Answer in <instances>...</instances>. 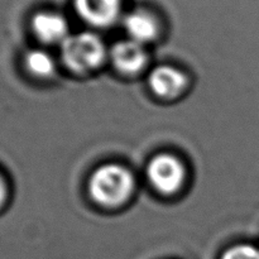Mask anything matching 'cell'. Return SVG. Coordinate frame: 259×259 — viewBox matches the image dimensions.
<instances>
[{
  "mask_svg": "<svg viewBox=\"0 0 259 259\" xmlns=\"http://www.w3.org/2000/svg\"><path fill=\"white\" fill-rule=\"evenodd\" d=\"M149 181L162 194H174L182 186L186 177L185 167L172 154H158L153 157L147 167Z\"/></svg>",
  "mask_w": 259,
  "mask_h": 259,
  "instance_id": "obj_3",
  "label": "cell"
},
{
  "mask_svg": "<svg viewBox=\"0 0 259 259\" xmlns=\"http://www.w3.org/2000/svg\"><path fill=\"white\" fill-rule=\"evenodd\" d=\"M32 27L35 35L47 43H62L70 35L67 20L58 13H38L33 18Z\"/></svg>",
  "mask_w": 259,
  "mask_h": 259,
  "instance_id": "obj_7",
  "label": "cell"
},
{
  "mask_svg": "<svg viewBox=\"0 0 259 259\" xmlns=\"http://www.w3.org/2000/svg\"><path fill=\"white\" fill-rule=\"evenodd\" d=\"M75 8L85 22L95 27H108L118 19L121 0H75Z\"/></svg>",
  "mask_w": 259,
  "mask_h": 259,
  "instance_id": "obj_4",
  "label": "cell"
},
{
  "mask_svg": "<svg viewBox=\"0 0 259 259\" xmlns=\"http://www.w3.org/2000/svg\"><path fill=\"white\" fill-rule=\"evenodd\" d=\"M4 197H5V185H4V181H3V179L0 177V204L3 202Z\"/></svg>",
  "mask_w": 259,
  "mask_h": 259,
  "instance_id": "obj_11",
  "label": "cell"
},
{
  "mask_svg": "<svg viewBox=\"0 0 259 259\" xmlns=\"http://www.w3.org/2000/svg\"><path fill=\"white\" fill-rule=\"evenodd\" d=\"M61 58L70 70L88 72L101 65L105 58V45L90 32L70 34L61 43Z\"/></svg>",
  "mask_w": 259,
  "mask_h": 259,
  "instance_id": "obj_2",
  "label": "cell"
},
{
  "mask_svg": "<svg viewBox=\"0 0 259 259\" xmlns=\"http://www.w3.org/2000/svg\"><path fill=\"white\" fill-rule=\"evenodd\" d=\"M222 259H259V248L250 244H239L229 248Z\"/></svg>",
  "mask_w": 259,
  "mask_h": 259,
  "instance_id": "obj_10",
  "label": "cell"
},
{
  "mask_svg": "<svg viewBox=\"0 0 259 259\" xmlns=\"http://www.w3.org/2000/svg\"><path fill=\"white\" fill-rule=\"evenodd\" d=\"M124 28L132 40L144 45L153 39L157 34V23L152 15L146 12L129 13L124 19Z\"/></svg>",
  "mask_w": 259,
  "mask_h": 259,
  "instance_id": "obj_8",
  "label": "cell"
},
{
  "mask_svg": "<svg viewBox=\"0 0 259 259\" xmlns=\"http://www.w3.org/2000/svg\"><path fill=\"white\" fill-rule=\"evenodd\" d=\"M114 66L123 73H136L147 63V53L143 45L134 40H120L115 43L110 52Z\"/></svg>",
  "mask_w": 259,
  "mask_h": 259,
  "instance_id": "obj_5",
  "label": "cell"
},
{
  "mask_svg": "<svg viewBox=\"0 0 259 259\" xmlns=\"http://www.w3.org/2000/svg\"><path fill=\"white\" fill-rule=\"evenodd\" d=\"M25 66L33 75L47 77L55 71V61L51 55L42 50H33L25 56Z\"/></svg>",
  "mask_w": 259,
  "mask_h": 259,
  "instance_id": "obj_9",
  "label": "cell"
},
{
  "mask_svg": "<svg viewBox=\"0 0 259 259\" xmlns=\"http://www.w3.org/2000/svg\"><path fill=\"white\" fill-rule=\"evenodd\" d=\"M134 189L133 175L120 164L99 167L89 181V191L94 201L104 206L123 204Z\"/></svg>",
  "mask_w": 259,
  "mask_h": 259,
  "instance_id": "obj_1",
  "label": "cell"
},
{
  "mask_svg": "<svg viewBox=\"0 0 259 259\" xmlns=\"http://www.w3.org/2000/svg\"><path fill=\"white\" fill-rule=\"evenodd\" d=\"M187 78L172 66H158L149 75V86L162 98H175L184 91Z\"/></svg>",
  "mask_w": 259,
  "mask_h": 259,
  "instance_id": "obj_6",
  "label": "cell"
}]
</instances>
